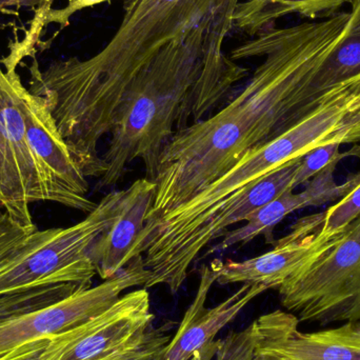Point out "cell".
Masks as SVG:
<instances>
[{"label":"cell","instance_id":"1","mask_svg":"<svg viewBox=\"0 0 360 360\" xmlns=\"http://www.w3.org/2000/svg\"><path fill=\"white\" fill-rule=\"evenodd\" d=\"M350 13L289 27H266L231 53L262 58L247 84L217 113L177 131L160 154L147 221L192 198L245 153L270 143L296 122V101L342 34Z\"/></svg>","mask_w":360,"mask_h":360},{"label":"cell","instance_id":"2","mask_svg":"<svg viewBox=\"0 0 360 360\" xmlns=\"http://www.w3.org/2000/svg\"><path fill=\"white\" fill-rule=\"evenodd\" d=\"M222 0H124V18L105 48L86 59L33 56L29 91L44 99L72 155L88 177L103 176L98 143L111 132L127 89L167 44L213 15Z\"/></svg>","mask_w":360,"mask_h":360},{"label":"cell","instance_id":"3","mask_svg":"<svg viewBox=\"0 0 360 360\" xmlns=\"http://www.w3.org/2000/svg\"><path fill=\"white\" fill-rule=\"evenodd\" d=\"M211 18L165 46L127 89L114 115L99 186H115L137 158L147 179L154 181L167 143L188 120L194 122L196 84L205 65Z\"/></svg>","mask_w":360,"mask_h":360},{"label":"cell","instance_id":"4","mask_svg":"<svg viewBox=\"0 0 360 360\" xmlns=\"http://www.w3.org/2000/svg\"><path fill=\"white\" fill-rule=\"evenodd\" d=\"M126 190L111 191L82 221L35 230L0 264V296L54 285L92 287V249L120 217Z\"/></svg>","mask_w":360,"mask_h":360},{"label":"cell","instance_id":"5","mask_svg":"<svg viewBox=\"0 0 360 360\" xmlns=\"http://www.w3.org/2000/svg\"><path fill=\"white\" fill-rule=\"evenodd\" d=\"M278 292L300 323H360V216Z\"/></svg>","mask_w":360,"mask_h":360},{"label":"cell","instance_id":"6","mask_svg":"<svg viewBox=\"0 0 360 360\" xmlns=\"http://www.w3.org/2000/svg\"><path fill=\"white\" fill-rule=\"evenodd\" d=\"M14 0H0V12ZM29 89L0 61V207L25 230H37L31 205L63 199L27 143L25 98Z\"/></svg>","mask_w":360,"mask_h":360},{"label":"cell","instance_id":"7","mask_svg":"<svg viewBox=\"0 0 360 360\" xmlns=\"http://www.w3.org/2000/svg\"><path fill=\"white\" fill-rule=\"evenodd\" d=\"M150 278L143 256L133 258L112 278L80 289L68 297L23 314L0 321V359L19 347L73 329L113 306L126 290L145 287Z\"/></svg>","mask_w":360,"mask_h":360},{"label":"cell","instance_id":"8","mask_svg":"<svg viewBox=\"0 0 360 360\" xmlns=\"http://www.w3.org/2000/svg\"><path fill=\"white\" fill-rule=\"evenodd\" d=\"M146 288L122 295L94 319L50 338L44 360H97L126 346L151 327Z\"/></svg>","mask_w":360,"mask_h":360},{"label":"cell","instance_id":"9","mask_svg":"<svg viewBox=\"0 0 360 360\" xmlns=\"http://www.w3.org/2000/svg\"><path fill=\"white\" fill-rule=\"evenodd\" d=\"M300 321L287 311L258 317L251 325L258 360H360V323L333 329L302 332Z\"/></svg>","mask_w":360,"mask_h":360},{"label":"cell","instance_id":"10","mask_svg":"<svg viewBox=\"0 0 360 360\" xmlns=\"http://www.w3.org/2000/svg\"><path fill=\"white\" fill-rule=\"evenodd\" d=\"M323 219L325 213L307 216L292 226L287 236L277 240L271 251L243 262H222L217 283H252L264 285L266 290H278L294 273L323 253L342 234L330 240L321 238Z\"/></svg>","mask_w":360,"mask_h":360},{"label":"cell","instance_id":"11","mask_svg":"<svg viewBox=\"0 0 360 360\" xmlns=\"http://www.w3.org/2000/svg\"><path fill=\"white\" fill-rule=\"evenodd\" d=\"M222 260L214 259L200 269V281L195 300L186 310L174 338L167 345L158 360H190L201 349L215 340V336L266 288L243 283L239 290L214 308H205L207 295L217 283Z\"/></svg>","mask_w":360,"mask_h":360},{"label":"cell","instance_id":"12","mask_svg":"<svg viewBox=\"0 0 360 360\" xmlns=\"http://www.w3.org/2000/svg\"><path fill=\"white\" fill-rule=\"evenodd\" d=\"M27 143L63 199V205L89 214L97 203L86 195L89 182L57 129L48 105L27 91L25 98Z\"/></svg>","mask_w":360,"mask_h":360},{"label":"cell","instance_id":"13","mask_svg":"<svg viewBox=\"0 0 360 360\" xmlns=\"http://www.w3.org/2000/svg\"><path fill=\"white\" fill-rule=\"evenodd\" d=\"M155 188V182L147 177L126 188L120 217L93 247L97 274L103 281L115 276L133 259V250L145 229Z\"/></svg>","mask_w":360,"mask_h":360},{"label":"cell","instance_id":"14","mask_svg":"<svg viewBox=\"0 0 360 360\" xmlns=\"http://www.w3.org/2000/svg\"><path fill=\"white\" fill-rule=\"evenodd\" d=\"M349 13L340 37L298 95L297 122L312 112L334 89L360 82V0L351 4Z\"/></svg>","mask_w":360,"mask_h":360},{"label":"cell","instance_id":"15","mask_svg":"<svg viewBox=\"0 0 360 360\" xmlns=\"http://www.w3.org/2000/svg\"><path fill=\"white\" fill-rule=\"evenodd\" d=\"M353 1L354 0H245L239 2L233 14V29L254 37L287 15L298 14L312 20H323L338 14L345 4H351Z\"/></svg>","mask_w":360,"mask_h":360},{"label":"cell","instance_id":"16","mask_svg":"<svg viewBox=\"0 0 360 360\" xmlns=\"http://www.w3.org/2000/svg\"><path fill=\"white\" fill-rule=\"evenodd\" d=\"M293 191H287L278 198L256 210L247 218L245 220L247 224L245 226L236 230L228 231L222 236L224 239L211 248L205 255L226 251L238 243L245 245L259 235H264L268 243H276L273 238V230L275 226L283 221L289 214L307 207L304 193L300 192L296 194Z\"/></svg>","mask_w":360,"mask_h":360},{"label":"cell","instance_id":"17","mask_svg":"<svg viewBox=\"0 0 360 360\" xmlns=\"http://www.w3.org/2000/svg\"><path fill=\"white\" fill-rule=\"evenodd\" d=\"M169 336L162 330L149 328L148 331L107 356L97 360H158L167 345Z\"/></svg>","mask_w":360,"mask_h":360},{"label":"cell","instance_id":"18","mask_svg":"<svg viewBox=\"0 0 360 360\" xmlns=\"http://www.w3.org/2000/svg\"><path fill=\"white\" fill-rule=\"evenodd\" d=\"M325 213L319 237L326 240L335 238L360 216V184L344 198L330 207Z\"/></svg>","mask_w":360,"mask_h":360},{"label":"cell","instance_id":"19","mask_svg":"<svg viewBox=\"0 0 360 360\" xmlns=\"http://www.w3.org/2000/svg\"><path fill=\"white\" fill-rule=\"evenodd\" d=\"M340 147L342 145L340 143H331L313 150L308 155L304 156L296 169L292 188H295L300 184H306L326 167L333 162H340L347 156H360V147L353 148L346 153L340 152Z\"/></svg>","mask_w":360,"mask_h":360},{"label":"cell","instance_id":"20","mask_svg":"<svg viewBox=\"0 0 360 360\" xmlns=\"http://www.w3.org/2000/svg\"><path fill=\"white\" fill-rule=\"evenodd\" d=\"M111 0H69L67 6L61 8H51L44 16L40 18H34L33 23L30 27L27 37L33 40L34 44L37 42L40 33L48 27L49 25H58L59 30L65 29L71 22L72 16L84 8H92L97 4Z\"/></svg>","mask_w":360,"mask_h":360},{"label":"cell","instance_id":"21","mask_svg":"<svg viewBox=\"0 0 360 360\" xmlns=\"http://www.w3.org/2000/svg\"><path fill=\"white\" fill-rule=\"evenodd\" d=\"M30 231L15 224L0 207V264L12 254L27 236Z\"/></svg>","mask_w":360,"mask_h":360},{"label":"cell","instance_id":"22","mask_svg":"<svg viewBox=\"0 0 360 360\" xmlns=\"http://www.w3.org/2000/svg\"><path fill=\"white\" fill-rule=\"evenodd\" d=\"M50 338H41L27 342L4 355L0 360H44V352Z\"/></svg>","mask_w":360,"mask_h":360},{"label":"cell","instance_id":"23","mask_svg":"<svg viewBox=\"0 0 360 360\" xmlns=\"http://www.w3.org/2000/svg\"><path fill=\"white\" fill-rule=\"evenodd\" d=\"M241 0H222L214 12V25L219 33L228 35L233 29L232 17Z\"/></svg>","mask_w":360,"mask_h":360},{"label":"cell","instance_id":"24","mask_svg":"<svg viewBox=\"0 0 360 360\" xmlns=\"http://www.w3.org/2000/svg\"><path fill=\"white\" fill-rule=\"evenodd\" d=\"M54 2L55 0H20L19 6H29V8H33L35 12L34 18H40L52 8Z\"/></svg>","mask_w":360,"mask_h":360}]
</instances>
